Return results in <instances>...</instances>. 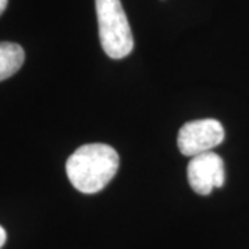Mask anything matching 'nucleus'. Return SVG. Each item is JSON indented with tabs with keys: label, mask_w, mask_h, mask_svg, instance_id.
I'll list each match as a JSON object with an SVG mask.
<instances>
[{
	"label": "nucleus",
	"mask_w": 249,
	"mask_h": 249,
	"mask_svg": "<svg viewBox=\"0 0 249 249\" xmlns=\"http://www.w3.org/2000/svg\"><path fill=\"white\" fill-rule=\"evenodd\" d=\"M119 168L118 152L107 144L93 142L79 147L67 160L71 184L83 194L101 191Z\"/></svg>",
	"instance_id": "f257e3e1"
},
{
	"label": "nucleus",
	"mask_w": 249,
	"mask_h": 249,
	"mask_svg": "<svg viewBox=\"0 0 249 249\" xmlns=\"http://www.w3.org/2000/svg\"><path fill=\"white\" fill-rule=\"evenodd\" d=\"M96 13L103 50L114 60L127 57L134 42L121 0H96Z\"/></svg>",
	"instance_id": "f03ea898"
},
{
	"label": "nucleus",
	"mask_w": 249,
	"mask_h": 249,
	"mask_svg": "<svg viewBox=\"0 0 249 249\" xmlns=\"http://www.w3.org/2000/svg\"><path fill=\"white\" fill-rule=\"evenodd\" d=\"M224 140V127L216 119H196L181 126L178 136L180 152L196 157L211 151Z\"/></svg>",
	"instance_id": "7ed1b4c3"
},
{
	"label": "nucleus",
	"mask_w": 249,
	"mask_h": 249,
	"mask_svg": "<svg viewBox=\"0 0 249 249\" xmlns=\"http://www.w3.org/2000/svg\"><path fill=\"white\" fill-rule=\"evenodd\" d=\"M187 178L196 194L209 196L213 188H220L224 184V162L212 151L196 155L188 163Z\"/></svg>",
	"instance_id": "20e7f679"
},
{
	"label": "nucleus",
	"mask_w": 249,
	"mask_h": 249,
	"mask_svg": "<svg viewBox=\"0 0 249 249\" xmlns=\"http://www.w3.org/2000/svg\"><path fill=\"white\" fill-rule=\"evenodd\" d=\"M24 49L13 42H0V82L9 79L22 67Z\"/></svg>",
	"instance_id": "39448f33"
},
{
	"label": "nucleus",
	"mask_w": 249,
	"mask_h": 249,
	"mask_svg": "<svg viewBox=\"0 0 249 249\" xmlns=\"http://www.w3.org/2000/svg\"><path fill=\"white\" fill-rule=\"evenodd\" d=\"M6 238H7V234L4 231V229L0 226V248L4 245V242H6Z\"/></svg>",
	"instance_id": "423d86ee"
},
{
	"label": "nucleus",
	"mask_w": 249,
	"mask_h": 249,
	"mask_svg": "<svg viewBox=\"0 0 249 249\" xmlns=\"http://www.w3.org/2000/svg\"><path fill=\"white\" fill-rule=\"evenodd\" d=\"M7 3H9V0H0V16L4 13V10L7 7Z\"/></svg>",
	"instance_id": "0eeeda50"
}]
</instances>
